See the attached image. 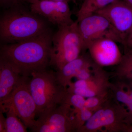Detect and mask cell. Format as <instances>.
Masks as SVG:
<instances>
[{"label":"cell","mask_w":132,"mask_h":132,"mask_svg":"<svg viewBox=\"0 0 132 132\" xmlns=\"http://www.w3.org/2000/svg\"><path fill=\"white\" fill-rule=\"evenodd\" d=\"M87 50L93 61L102 68L117 65L123 56L116 42L108 38L93 42L88 45Z\"/></svg>","instance_id":"cell-11"},{"label":"cell","mask_w":132,"mask_h":132,"mask_svg":"<svg viewBox=\"0 0 132 132\" xmlns=\"http://www.w3.org/2000/svg\"><path fill=\"white\" fill-rule=\"evenodd\" d=\"M53 35L50 29L24 41L1 45L0 58L9 62L22 76L31 77L50 66Z\"/></svg>","instance_id":"cell-1"},{"label":"cell","mask_w":132,"mask_h":132,"mask_svg":"<svg viewBox=\"0 0 132 132\" xmlns=\"http://www.w3.org/2000/svg\"><path fill=\"white\" fill-rule=\"evenodd\" d=\"M114 73L118 80L132 82V50L126 49Z\"/></svg>","instance_id":"cell-15"},{"label":"cell","mask_w":132,"mask_h":132,"mask_svg":"<svg viewBox=\"0 0 132 132\" xmlns=\"http://www.w3.org/2000/svg\"><path fill=\"white\" fill-rule=\"evenodd\" d=\"M22 2H26L25 0H0V5L5 9Z\"/></svg>","instance_id":"cell-22"},{"label":"cell","mask_w":132,"mask_h":132,"mask_svg":"<svg viewBox=\"0 0 132 132\" xmlns=\"http://www.w3.org/2000/svg\"><path fill=\"white\" fill-rule=\"evenodd\" d=\"M116 0H85L77 13L78 21L110 5Z\"/></svg>","instance_id":"cell-16"},{"label":"cell","mask_w":132,"mask_h":132,"mask_svg":"<svg viewBox=\"0 0 132 132\" xmlns=\"http://www.w3.org/2000/svg\"><path fill=\"white\" fill-rule=\"evenodd\" d=\"M75 109L62 103L38 116L30 130L34 132L77 131Z\"/></svg>","instance_id":"cell-7"},{"label":"cell","mask_w":132,"mask_h":132,"mask_svg":"<svg viewBox=\"0 0 132 132\" xmlns=\"http://www.w3.org/2000/svg\"><path fill=\"white\" fill-rule=\"evenodd\" d=\"M123 46L125 50H132V27L126 38Z\"/></svg>","instance_id":"cell-23"},{"label":"cell","mask_w":132,"mask_h":132,"mask_svg":"<svg viewBox=\"0 0 132 132\" xmlns=\"http://www.w3.org/2000/svg\"><path fill=\"white\" fill-rule=\"evenodd\" d=\"M111 98L109 92L104 94L87 98L85 107L94 113L101 108Z\"/></svg>","instance_id":"cell-18"},{"label":"cell","mask_w":132,"mask_h":132,"mask_svg":"<svg viewBox=\"0 0 132 132\" xmlns=\"http://www.w3.org/2000/svg\"><path fill=\"white\" fill-rule=\"evenodd\" d=\"M95 14L106 18L116 34L121 44L124 45L127 36L132 27V6L123 0H116Z\"/></svg>","instance_id":"cell-9"},{"label":"cell","mask_w":132,"mask_h":132,"mask_svg":"<svg viewBox=\"0 0 132 132\" xmlns=\"http://www.w3.org/2000/svg\"><path fill=\"white\" fill-rule=\"evenodd\" d=\"M86 100L81 95L68 92L64 102L76 109H79L85 107Z\"/></svg>","instance_id":"cell-20"},{"label":"cell","mask_w":132,"mask_h":132,"mask_svg":"<svg viewBox=\"0 0 132 132\" xmlns=\"http://www.w3.org/2000/svg\"><path fill=\"white\" fill-rule=\"evenodd\" d=\"M30 4L32 12L42 16L50 23L61 26L71 25L74 21L68 2L51 0H25Z\"/></svg>","instance_id":"cell-10"},{"label":"cell","mask_w":132,"mask_h":132,"mask_svg":"<svg viewBox=\"0 0 132 132\" xmlns=\"http://www.w3.org/2000/svg\"><path fill=\"white\" fill-rule=\"evenodd\" d=\"M21 76L9 62L0 58V102L8 98Z\"/></svg>","instance_id":"cell-13"},{"label":"cell","mask_w":132,"mask_h":132,"mask_svg":"<svg viewBox=\"0 0 132 132\" xmlns=\"http://www.w3.org/2000/svg\"><path fill=\"white\" fill-rule=\"evenodd\" d=\"M129 88L130 97L126 108L127 109V115L125 120V123L127 125H132V82H127Z\"/></svg>","instance_id":"cell-21"},{"label":"cell","mask_w":132,"mask_h":132,"mask_svg":"<svg viewBox=\"0 0 132 132\" xmlns=\"http://www.w3.org/2000/svg\"><path fill=\"white\" fill-rule=\"evenodd\" d=\"M123 1L132 6V0H123Z\"/></svg>","instance_id":"cell-26"},{"label":"cell","mask_w":132,"mask_h":132,"mask_svg":"<svg viewBox=\"0 0 132 132\" xmlns=\"http://www.w3.org/2000/svg\"><path fill=\"white\" fill-rule=\"evenodd\" d=\"M2 112L6 114V132H27V127L19 118L13 108L10 107L7 108Z\"/></svg>","instance_id":"cell-17"},{"label":"cell","mask_w":132,"mask_h":132,"mask_svg":"<svg viewBox=\"0 0 132 132\" xmlns=\"http://www.w3.org/2000/svg\"><path fill=\"white\" fill-rule=\"evenodd\" d=\"M22 2L4 9L0 18L1 45L16 43L40 35L51 28L48 21Z\"/></svg>","instance_id":"cell-2"},{"label":"cell","mask_w":132,"mask_h":132,"mask_svg":"<svg viewBox=\"0 0 132 132\" xmlns=\"http://www.w3.org/2000/svg\"><path fill=\"white\" fill-rule=\"evenodd\" d=\"M76 125L77 131L80 128L83 126L93 114V112L85 107L79 109H76Z\"/></svg>","instance_id":"cell-19"},{"label":"cell","mask_w":132,"mask_h":132,"mask_svg":"<svg viewBox=\"0 0 132 132\" xmlns=\"http://www.w3.org/2000/svg\"><path fill=\"white\" fill-rule=\"evenodd\" d=\"M122 132H132V125H124Z\"/></svg>","instance_id":"cell-25"},{"label":"cell","mask_w":132,"mask_h":132,"mask_svg":"<svg viewBox=\"0 0 132 132\" xmlns=\"http://www.w3.org/2000/svg\"><path fill=\"white\" fill-rule=\"evenodd\" d=\"M78 21L61 26L52 38L50 66L56 71L80 56L85 51L78 28Z\"/></svg>","instance_id":"cell-4"},{"label":"cell","mask_w":132,"mask_h":132,"mask_svg":"<svg viewBox=\"0 0 132 132\" xmlns=\"http://www.w3.org/2000/svg\"><path fill=\"white\" fill-rule=\"evenodd\" d=\"M78 28L85 50L91 43L98 39L108 38L121 43L108 20L101 15L94 14L78 21Z\"/></svg>","instance_id":"cell-8"},{"label":"cell","mask_w":132,"mask_h":132,"mask_svg":"<svg viewBox=\"0 0 132 132\" xmlns=\"http://www.w3.org/2000/svg\"><path fill=\"white\" fill-rule=\"evenodd\" d=\"M30 92L37 109V116L64 103L67 88L59 81L56 72L47 69L32 74L29 82Z\"/></svg>","instance_id":"cell-3"},{"label":"cell","mask_w":132,"mask_h":132,"mask_svg":"<svg viewBox=\"0 0 132 132\" xmlns=\"http://www.w3.org/2000/svg\"><path fill=\"white\" fill-rule=\"evenodd\" d=\"M94 62L89 54L83 53L78 58L65 65L60 71H56L57 78L64 87H68L73 78L82 68L93 65Z\"/></svg>","instance_id":"cell-14"},{"label":"cell","mask_w":132,"mask_h":132,"mask_svg":"<svg viewBox=\"0 0 132 132\" xmlns=\"http://www.w3.org/2000/svg\"><path fill=\"white\" fill-rule=\"evenodd\" d=\"M127 115L125 106L111 98L77 132H122Z\"/></svg>","instance_id":"cell-5"},{"label":"cell","mask_w":132,"mask_h":132,"mask_svg":"<svg viewBox=\"0 0 132 132\" xmlns=\"http://www.w3.org/2000/svg\"><path fill=\"white\" fill-rule=\"evenodd\" d=\"M6 119L0 111V132H6Z\"/></svg>","instance_id":"cell-24"},{"label":"cell","mask_w":132,"mask_h":132,"mask_svg":"<svg viewBox=\"0 0 132 132\" xmlns=\"http://www.w3.org/2000/svg\"><path fill=\"white\" fill-rule=\"evenodd\" d=\"M110 75L103 68L95 63L94 74L92 78L85 80V88L68 87V92L81 95L85 98L104 94L109 92Z\"/></svg>","instance_id":"cell-12"},{"label":"cell","mask_w":132,"mask_h":132,"mask_svg":"<svg viewBox=\"0 0 132 132\" xmlns=\"http://www.w3.org/2000/svg\"><path fill=\"white\" fill-rule=\"evenodd\" d=\"M30 78L21 76L8 98L0 102V111L12 108L25 126L31 129L36 120L37 109L29 88Z\"/></svg>","instance_id":"cell-6"}]
</instances>
